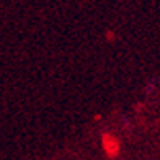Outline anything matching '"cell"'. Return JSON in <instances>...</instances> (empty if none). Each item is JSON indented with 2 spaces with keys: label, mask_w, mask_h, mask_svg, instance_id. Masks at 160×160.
Returning <instances> with one entry per match:
<instances>
[]
</instances>
